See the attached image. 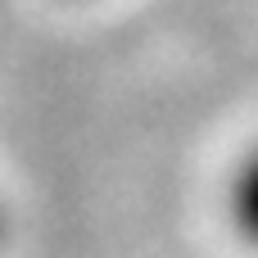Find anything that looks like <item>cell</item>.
<instances>
[{
	"label": "cell",
	"instance_id": "cell-1",
	"mask_svg": "<svg viewBox=\"0 0 258 258\" xmlns=\"http://www.w3.org/2000/svg\"><path fill=\"white\" fill-rule=\"evenodd\" d=\"M227 209H231L236 231H240L249 245H258V150L236 168L231 190H227Z\"/></svg>",
	"mask_w": 258,
	"mask_h": 258
}]
</instances>
